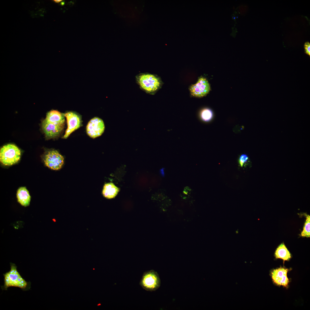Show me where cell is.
<instances>
[{
	"label": "cell",
	"instance_id": "cell-1",
	"mask_svg": "<svg viewBox=\"0 0 310 310\" xmlns=\"http://www.w3.org/2000/svg\"><path fill=\"white\" fill-rule=\"evenodd\" d=\"M10 269L3 274L4 284L1 286L2 290H7L11 287H18L26 291L30 289L31 282L23 278L18 271L17 266L14 263H10Z\"/></svg>",
	"mask_w": 310,
	"mask_h": 310
},
{
	"label": "cell",
	"instance_id": "cell-2",
	"mask_svg": "<svg viewBox=\"0 0 310 310\" xmlns=\"http://www.w3.org/2000/svg\"><path fill=\"white\" fill-rule=\"evenodd\" d=\"M136 82L140 88L146 93L153 94L160 88L161 82L156 75L141 73L135 76Z\"/></svg>",
	"mask_w": 310,
	"mask_h": 310
},
{
	"label": "cell",
	"instance_id": "cell-3",
	"mask_svg": "<svg viewBox=\"0 0 310 310\" xmlns=\"http://www.w3.org/2000/svg\"><path fill=\"white\" fill-rule=\"evenodd\" d=\"M21 152L15 145L9 144L4 146L0 151V160L3 165L10 166L20 160Z\"/></svg>",
	"mask_w": 310,
	"mask_h": 310
},
{
	"label": "cell",
	"instance_id": "cell-4",
	"mask_svg": "<svg viewBox=\"0 0 310 310\" xmlns=\"http://www.w3.org/2000/svg\"><path fill=\"white\" fill-rule=\"evenodd\" d=\"M160 284L158 274L153 270L144 272L140 283L144 289L150 291L157 289L160 287Z\"/></svg>",
	"mask_w": 310,
	"mask_h": 310
},
{
	"label": "cell",
	"instance_id": "cell-5",
	"mask_svg": "<svg viewBox=\"0 0 310 310\" xmlns=\"http://www.w3.org/2000/svg\"><path fill=\"white\" fill-rule=\"evenodd\" d=\"M44 162L45 165L53 170H58L61 168L64 164V158L55 150L48 151L45 155Z\"/></svg>",
	"mask_w": 310,
	"mask_h": 310
},
{
	"label": "cell",
	"instance_id": "cell-6",
	"mask_svg": "<svg viewBox=\"0 0 310 310\" xmlns=\"http://www.w3.org/2000/svg\"><path fill=\"white\" fill-rule=\"evenodd\" d=\"M86 132L91 137L94 138L101 135L104 132L105 125L103 121L98 117L91 119L86 126Z\"/></svg>",
	"mask_w": 310,
	"mask_h": 310
},
{
	"label": "cell",
	"instance_id": "cell-7",
	"mask_svg": "<svg viewBox=\"0 0 310 310\" xmlns=\"http://www.w3.org/2000/svg\"><path fill=\"white\" fill-rule=\"evenodd\" d=\"M64 114L67 119V127L63 137L66 139L73 131L80 127L82 121L80 115L74 112L69 111Z\"/></svg>",
	"mask_w": 310,
	"mask_h": 310
},
{
	"label": "cell",
	"instance_id": "cell-8",
	"mask_svg": "<svg viewBox=\"0 0 310 310\" xmlns=\"http://www.w3.org/2000/svg\"><path fill=\"white\" fill-rule=\"evenodd\" d=\"M290 269L280 267L273 270L271 272V276L273 282L278 286L287 288L290 282L287 274Z\"/></svg>",
	"mask_w": 310,
	"mask_h": 310
},
{
	"label": "cell",
	"instance_id": "cell-9",
	"mask_svg": "<svg viewBox=\"0 0 310 310\" xmlns=\"http://www.w3.org/2000/svg\"><path fill=\"white\" fill-rule=\"evenodd\" d=\"M210 89L208 80L202 77L199 79L196 84L191 86L190 90L192 96L202 97L206 95L209 92Z\"/></svg>",
	"mask_w": 310,
	"mask_h": 310
},
{
	"label": "cell",
	"instance_id": "cell-10",
	"mask_svg": "<svg viewBox=\"0 0 310 310\" xmlns=\"http://www.w3.org/2000/svg\"><path fill=\"white\" fill-rule=\"evenodd\" d=\"M42 127L46 137L51 138L59 135L63 128V125H56L48 123L44 120L42 122Z\"/></svg>",
	"mask_w": 310,
	"mask_h": 310
},
{
	"label": "cell",
	"instance_id": "cell-11",
	"mask_svg": "<svg viewBox=\"0 0 310 310\" xmlns=\"http://www.w3.org/2000/svg\"><path fill=\"white\" fill-rule=\"evenodd\" d=\"M65 116L63 114L56 110H52L49 112L44 120L46 122L56 125H63Z\"/></svg>",
	"mask_w": 310,
	"mask_h": 310
},
{
	"label": "cell",
	"instance_id": "cell-12",
	"mask_svg": "<svg viewBox=\"0 0 310 310\" xmlns=\"http://www.w3.org/2000/svg\"><path fill=\"white\" fill-rule=\"evenodd\" d=\"M17 197L18 202L22 206L26 207L29 205L31 197L26 187H21L18 189Z\"/></svg>",
	"mask_w": 310,
	"mask_h": 310
},
{
	"label": "cell",
	"instance_id": "cell-13",
	"mask_svg": "<svg viewBox=\"0 0 310 310\" xmlns=\"http://www.w3.org/2000/svg\"><path fill=\"white\" fill-rule=\"evenodd\" d=\"M276 259H281L283 260L284 264L285 261H289L291 258V255L284 243L280 244L277 247L274 253Z\"/></svg>",
	"mask_w": 310,
	"mask_h": 310
},
{
	"label": "cell",
	"instance_id": "cell-14",
	"mask_svg": "<svg viewBox=\"0 0 310 310\" xmlns=\"http://www.w3.org/2000/svg\"><path fill=\"white\" fill-rule=\"evenodd\" d=\"M119 188L112 183L105 184L103 187L102 193L106 198L111 199L115 197L119 191Z\"/></svg>",
	"mask_w": 310,
	"mask_h": 310
},
{
	"label": "cell",
	"instance_id": "cell-15",
	"mask_svg": "<svg viewBox=\"0 0 310 310\" xmlns=\"http://www.w3.org/2000/svg\"><path fill=\"white\" fill-rule=\"evenodd\" d=\"M213 114L212 111L208 108H204L200 111L199 114L200 119L204 122H209L212 119Z\"/></svg>",
	"mask_w": 310,
	"mask_h": 310
},
{
	"label": "cell",
	"instance_id": "cell-16",
	"mask_svg": "<svg viewBox=\"0 0 310 310\" xmlns=\"http://www.w3.org/2000/svg\"><path fill=\"white\" fill-rule=\"evenodd\" d=\"M306 220L305 222L303 230L300 235L303 237L307 238L310 237V216L309 215L305 214Z\"/></svg>",
	"mask_w": 310,
	"mask_h": 310
},
{
	"label": "cell",
	"instance_id": "cell-17",
	"mask_svg": "<svg viewBox=\"0 0 310 310\" xmlns=\"http://www.w3.org/2000/svg\"><path fill=\"white\" fill-rule=\"evenodd\" d=\"M249 160V157L247 155L243 154L241 155L239 159V163L240 166L243 167L244 164L246 163Z\"/></svg>",
	"mask_w": 310,
	"mask_h": 310
},
{
	"label": "cell",
	"instance_id": "cell-18",
	"mask_svg": "<svg viewBox=\"0 0 310 310\" xmlns=\"http://www.w3.org/2000/svg\"><path fill=\"white\" fill-rule=\"evenodd\" d=\"M305 53L310 56V43L309 42H306L304 44Z\"/></svg>",
	"mask_w": 310,
	"mask_h": 310
},
{
	"label": "cell",
	"instance_id": "cell-19",
	"mask_svg": "<svg viewBox=\"0 0 310 310\" xmlns=\"http://www.w3.org/2000/svg\"><path fill=\"white\" fill-rule=\"evenodd\" d=\"M191 190L190 188L189 187H186L184 189L183 192L187 194L191 191Z\"/></svg>",
	"mask_w": 310,
	"mask_h": 310
},
{
	"label": "cell",
	"instance_id": "cell-20",
	"mask_svg": "<svg viewBox=\"0 0 310 310\" xmlns=\"http://www.w3.org/2000/svg\"><path fill=\"white\" fill-rule=\"evenodd\" d=\"M53 1H54L56 3H59L61 1H62V0H53Z\"/></svg>",
	"mask_w": 310,
	"mask_h": 310
},
{
	"label": "cell",
	"instance_id": "cell-21",
	"mask_svg": "<svg viewBox=\"0 0 310 310\" xmlns=\"http://www.w3.org/2000/svg\"><path fill=\"white\" fill-rule=\"evenodd\" d=\"M64 3H64V2H63V1H62V2H61V5L63 6V5H64Z\"/></svg>",
	"mask_w": 310,
	"mask_h": 310
}]
</instances>
